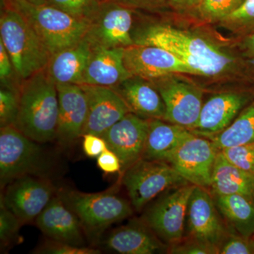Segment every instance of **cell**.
I'll use <instances>...</instances> for the list:
<instances>
[{"mask_svg": "<svg viewBox=\"0 0 254 254\" xmlns=\"http://www.w3.org/2000/svg\"><path fill=\"white\" fill-rule=\"evenodd\" d=\"M132 38L134 45L168 50L198 76L223 74L235 63L232 56L203 38L165 23H142L133 28Z\"/></svg>", "mask_w": 254, "mask_h": 254, "instance_id": "1", "label": "cell"}, {"mask_svg": "<svg viewBox=\"0 0 254 254\" xmlns=\"http://www.w3.org/2000/svg\"><path fill=\"white\" fill-rule=\"evenodd\" d=\"M19 95V110L14 126L39 143L56 140L59 113L58 89L46 68L23 80Z\"/></svg>", "mask_w": 254, "mask_h": 254, "instance_id": "2", "label": "cell"}, {"mask_svg": "<svg viewBox=\"0 0 254 254\" xmlns=\"http://www.w3.org/2000/svg\"><path fill=\"white\" fill-rule=\"evenodd\" d=\"M0 41L22 81L45 69L52 55L41 38L16 9L1 4Z\"/></svg>", "mask_w": 254, "mask_h": 254, "instance_id": "3", "label": "cell"}, {"mask_svg": "<svg viewBox=\"0 0 254 254\" xmlns=\"http://www.w3.org/2000/svg\"><path fill=\"white\" fill-rule=\"evenodd\" d=\"M22 15L52 56L77 44L84 38L88 23L48 4H31L24 0H1Z\"/></svg>", "mask_w": 254, "mask_h": 254, "instance_id": "4", "label": "cell"}, {"mask_svg": "<svg viewBox=\"0 0 254 254\" xmlns=\"http://www.w3.org/2000/svg\"><path fill=\"white\" fill-rule=\"evenodd\" d=\"M58 194L77 215L86 235L96 240L113 224L131 216V202L110 191L83 193L61 189Z\"/></svg>", "mask_w": 254, "mask_h": 254, "instance_id": "5", "label": "cell"}, {"mask_svg": "<svg viewBox=\"0 0 254 254\" xmlns=\"http://www.w3.org/2000/svg\"><path fill=\"white\" fill-rule=\"evenodd\" d=\"M38 143L12 125L0 128L1 189L26 175L44 176L48 169V160Z\"/></svg>", "mask_w": 254, "mask_h": 254, "instance_id": "6", "label": "cell"}, {"mask_svg": "<svg viewBox=\"0 0 254 254\" xmlns=\"http://www.w3.org/2000/svg\"><path fill=\"white\" fill-rule=\"evenodd\" d=\"M122 183L139 212L167 190L190 184L166 162L141 158L125 170Z\"/></svg>", "mask_w": 254, "mask_h": 254, "instance_id": "7", "label": "cell"}, {"mask_svg": "<svg viewBox=\"0 0 254 254\" xmlns=\"http://www.w3.org/2000/svg\"><path fill=\"white\" fill-rule=\"evenodd\" d=\"M195 187L187 184L167 190L141 216V220L168 247L185 237L187 207Z\"/></svg>", "mask_w": 254, "mask_h": 254, "instance_id": "8", "label": "cell"}, {"mask_svg": "<svg viewBox=\"0 0 254 254\" xmlns=\"http://www.w3.org/2000/svg\"><path fill=\"white\" fill-rule=\"evenodd\" d=\"M135 11L118 0L101 1L96 14L88 23L84 38L92 48H126L133 46Z\"/></svg>", "mask_w": 254, "mask_h": 254, "instance_id": "9", "label": "cell"}, {"mask_svg": "<svg viewBox=\"0 0 254 254\" xmlns=\"http://www.w3.org/2000/svg\"><path fill=\"white\" fill-rule=\"evenodd\" d=\"M210 190L195 186L187 207L185 237L218 251L230 233Z\"/></svg>", "mask_w": 254, "mask_h": 254, "instance_id": "10", "label": "cell"}, {"mask_svg": "<svg viewBox=\"0 0 254 254\" xmlns=\"http://www.w3.org/2000/svg\"><path fill=\"white\" fill-rule=\"evenodd\" d=\"M165 106L164 120L191 130L198 122L203 106V92L176 73L153 81Z\"/></svg>", "mask_w": 254, "mask_h": 254, "instance_id": "11", "label": "cell"}, {"mask_svg": "<svg viewBox=\"0 0 254 254\" xmlns=\"http://www.w3.org/2000/svg\"><path fill=\"white\" fill-rule=\"evenodd\" d=\"M5 187L1 201L23 225L36 221L57 193L53 182L44 176L37 175L20 177Z\"/></svg>", "mask_w": 254, "mask_h": 254, "instance_id": "12", "label": "cell"}, {"mask_svg": "<svg viewBox=\"0 0 254 254\" xmlns=\"http://www.w3.org/2000/svg\"><path fill=\"white\" fill-rule=\"evenodd\" d=\"M218 151L211 139L192 133L166 163L191 185L210 190Z\"/></svg>", "mask_w": 254, "mask_h": 254, "instance_id": "13", "label": "cell"}, {"mask_svg": "<svg viewBox=\"0 0 254 254\" xmlns=\"http://www.w3.org/2000/svg\"><path fill=\"white\" fill-rule=\"evenodd\" d=\"M124 62L131 76L153 81L174 73L195 75L191 68L168 50L153 46H133L125 48Z\"/></svg>", "mask_w": 254, "mask_h": 254, "instance_id": "14", "label": "cell"}, {"mask_svg": "<svg viewBox=\"0 0 254 254\" xmlns=\"http://www.w3.org/2000/svg\"><path fill=\"white\" fill-rule=\"evenodd\" d=\"M149 120L130 112L102 136L108 148L120 158L121 173L143 157Z\"/></svg>", "mask_w": 254, "mask_h": 254, "instance_id": "15", "label": "cell"}, {"mask_svg": "<svg viewBox=\"0 0 254 254\" xmlns=\"http://www.w3.org/2000/svg\"><path fill=\"white\" fill-rule=\"evenodd\" d=\"M59 113L56 141L71 148L83 136L88 115V101L81 85L58 84Z\"/></svg>", "mask_w": 254, "mask_h": 254, "instance_id": "16", "label": "cell"}, {"mask_svg": "<svg viewBox=\"0 0 254 254\" xmlns=\"http://www.w3.org/2000/svg\"><path fill=\"white\" fill-rule=\"evenodd\" d=\"M88 101V115L83 135L93 133L102 136L108 129L130 113L125 102L113 88L81 85Z\"/></svg>", "mask_w": 254, "mask_h": 254, "instance_id": "17", "label": "cell"}, {"mask_svg": "<svg viewBox=\"0 0 254 254\" xmlns=\"http://www.w3.org/2000/svg\"><path fill=\"white\" fill-rule=\"evenodd\" d=\"M250 100V95L240 92L213 95L203 104L198 122L190 131L208 138L216 136L233 123Z\"/></svg>", "mask_w": 254, "mask_h": 254, "instance_id": "18", "label": "cell"}, {"mask_svg": "<svg viewBox=\"0 0 254 254\" xmlns=\"http://www.w3.org/2000/svg\"><path fill=\"white\" fill-rule=\"evenodd\" d=\"M35 222L50 240L85 247V232L79 219L58 193Z\"/></svg>", "mask_w": 254, "mask_h": 254, "instance_id": "19", "label": "cell"}, {"mask_svg": "<svg viewBox=\"0 0 254 254\" xmlns=\"http://www.w3.org/2000/svg\"><path fill=\"white\" fill-rule=\"evenodd\" d=\"M105 244L108 250L121 254L163 253L168 249L141 218L113 230Z\"/></svg>", "mask_w": 254, "mask_h": 254, "instance_id": "20", "label": "cell"}, {"mask_svg": "<svg viewBox=\"0 0 254 254\" xmlns=\"http://www.w3.org/2000/svg\"><path fill=\"white\" fill-rule=\"evenodd\" d=\"M125 48H93L78 85L114 88L131 77L124 62Z\"/></svg>", "mask_w": 254, "mask_h": 254, "instance_id": "21", "label": "cell"}, {"mask_svg": "<svg viewBox=\"0 0 254 254\" xmlns=\"http://www.w3.org/2000/svg\"><path fill=\"white\" fill-rule=\"evenodd\" d=\"M112 88L123 98L131 113L148 120H164L165 103L152 82L139 76H131Z\"/></svg>", "mask_w": 254, "mask_h": 254, "instance_id": "22", "label": "cell"}, {"mask_svg": "<svg viewBox=\"0 0 254 254\" xmlns=\"http://www.w3.org/2000/svg\"><path fill=\"white\" fill-rule=\"evenodd\" d=\"M92 50L89 42L83 38L75 46L53 55L47 66V73L56 85L79 84Z\"/></svg>", "mask_w": 254, "mask_h": 254, "instance_id": "23", "label": "cell"}, {"mask_svg": "<svg viewBox=\"0 0 254 254\" xmlns=\"http://www.w3.org/2000/svg\"><path fill=\"white\" fill-rule=\"evenodd\" d=\"M192 133L188 128L180 125L160 119H150L142 158L167 162Z\"/></svg>", "mask_w": 254, "mask_h": 254, "instance_id": "24", "label": "cell"}, {"mask_svg": "<svg viewBox=\"0 0 254 254\" xmlns=\"http://www.w3.org/2000/svg\"><path fill=\"white\" fill-rule=\"evenodd\" d=\"M209 190L212 194H242L254 198V176L230 163L219 150Z\"/></svg>", "mask_w": 254, "mask_h": 254, "instance_id": "25", "label": "cell"}, {"mask_svg": "<svg viewBox=\"0 0 254 254\" xmlns=\"http://www.w3.org/2000/svg\"><path fill=\"white\" fill-rule=\"evenodd\" d=\"M213 195L230 231L252 238L254 235V198L242 194Z\"/></svg>", "mask_w": 254, "mask_h": 254, "instance_id": "26", "label": "cell"}, {"mask_svg": "<svg viewBox=\"0 0 254 254\" xmlns=\"http://www.w3.org/2000/svg\"><path fill=\"white\" fill-rule=\"evenodd\" d=\"M210 139L218 150L254 143V101L242 110L226 129Z\"/></svg>", "mask_w": 254, "mask_h": 254, "instance_id": "27", "label": "cell"}, {"mask_svg": "<svg viewBox=\"0 0 254 254\" xmlns=\"http://www.w3.org/2000/svg\"><path fill=\"white\" fill-rule=\"evenodd\" d=\"M100 0H47L46 4L64 11L73 17L89 23L99 9Z\"/></svg>", "mask_w": 254, "mask_h": 254, "instance_id": "28", "label": "cell"}, {"mask_svg": "<svg viewBox=\"0 0 254 254\" xmlns=\"http://www.w3.org/2000/svg\"><path fill=\"white\" fill-rule=\"evenodd\" d=\"M245 0H201L198 9L208 21H224L242 4Z\"/></svg>", "mask_w": 254, "mask_h": 254, "instance_id": "29", "label": "cell"}, {"mask_svg": "<svg viewBox=\"0 0 254 254\" xmlns=\"http://www.w3.org/2000/svg\"><path fill=\"white\" fill-rule=\"evenodd\" d=\"M20 92L0 88V127L14 126L19 110Z\"/></svg>", "mask_w": 254, "mask_h": 254, "instance_id": "30", "label": "cell"}, {"mask_svg": "<svg viewBox=\"0 0 254 254\" xmlns=\"http://www.w3.org/2000/svg\"><path fill=\"white\" fill-rule=\"evenodd\" d=\"M22 222L12 211L0 202V242L1 247H8L16 240Z\"/></svg>", "mask_w": 254, "mask_h": 254, "instance_id": "31", "label": "cell"}, {"mask_svg": "<svg viewBox=\"0 0 254 254\" xmlns=\"http://www.w3.org/2000/svg\"><path fill=\"white\" fill-rule=\"evenodd\" d=\"M221 151L230 163L254 176V143L230 147Z\"/></svg>", "mask_w": 254, "mask_h": 254, "instance_id": "32", "label": "cell"}, {"mask_svg": "<svg viewBox=\"0 0 254 254\" xmlns=\"http://www.w3.org/2000/svg\"><path fill=\"white\" fill-rule=\"evenodd\" d=\"M0 82L1 87L20 92L22 80L18 76L7 51L0 41Z\"/></svg>", "mask_w": 254, "mask_h": 254, "instance_id": "33", "label": "cell"}, {"mask_svg": "<svg viewBox=\"0 0 254 254\" xmlns=\"http://www.w3.org/2000/svg\"><path fill=\"white\" fill-rule=\"evenodd\" d=\"M36 254H98L100 250L91 247H79L50 240L45 241L41 246L35 251Z\"/></svg>", "mask_w": 254, "mask_h": 254, "instance_id": "34", "label": "cell"}, {"mask_svg": "<svg viewBox=\"0 0 254 254\" xmlns=\"http://www.w3.org/2000/svg\"><path fill=\"white\" fill-rule=\"evenodd\" d=\"M220 254H254V240L230 232L219 250Z\"/></svg>", "mask_w": 254, "mask_h": 254, "instance_id": "35", "label": "cell"}, {"mask_svg": "<svg viewBox=\"0 0 254 254\" xmlns=\"http://www.w3.org/2000/svg\"><path fill=\"white\" fill-rule=\"evenodd\" d=\"M167 253L173 254H217L218 251L198 241L184 237L177 243L169 246Z\"/></svg>", "mask_w": 254, "mask_h": 254, "instance_id": "36", "label": "cell"}, {"mask_svg": "<svg viewBox=\"0 0 254 254\" xmlns=\"http://www.w3.org/2000/svg\"><path fill=\"white\" fill-rule=\"evenodd\" d=\"M223 21L240 25L254 23V0H245L238 9L227 16Z\"/></svg>", "mask_w": 254, "mask_h": 254, "instance_id": "37", "label": "cell"}, {"mask_svg": "<svg viewBox=\"0 0 254 254\" xmlns=\"http://www.w3.org/2000/svg\"><path fill=\"white\" fill-rule=\"evenodd\" d=\"M82 138L83 152L89 158H98L103 151L108 148L106 141L102 136L93 133H85Z\"/></svg>", "mask_w": 254, "mask_h": 254, "instance_id": "38", "label": "cell"}, {"mask_svg": "<svg viewBox=\"0 0 254 254\" xmlns=\"http://www.w3.org/2000/svg\"><path fill=\"white\" fill-rule=\"evenodd\" d=\"M98 168L106 174L122 173V164L120 158L115 153L108 148L97 158Z\"/></svg>", "mask_w": 254, "mask_h": 254, "instance_id": "39", "label": "cell"}, {"mask_svg": "<svg viewBox=\"0 0 254 254\" xmlns=\"http://www.w3.org/2000/svg\"><path fill=\"white\" fill-rule=\"evenodd\" d=\"M120 2L127 5L134 9L153 11L163 7L167 1L170 0H118Z\"/></svg>", "mask_w": 254, "mask_h": 254, "instance_id": "40", "label": "cell"}, {"mask_svg": "<svg viewBox=\"0 0 254 254\" xmlns=\"http://www.w3.org/2000/svg\"><path fill=\"white\" fill-rule=\"evenodd\" d=\"M201 0H170V4L177 9H198Z\"/></svg>", "mask_w": 254, "mask_h": 254, "instance_id": "41", "label": "cell"}, {"mask_svg": "<svg viewBox=\"0 0 254 254\" xmlns=\"http://www.w3.org/2000/svg\"><path fill=\"white\" fill-rule=\"evenodd\" d=\"M242 48L250 59L254 58V33L247 36L242 43Z\"/></svg>", "mask_w": 254, "mask_h": 254, "instance_id": "42", "label": "cell"}, {"mask_svg": "<svg viewBox=\"0 0 254 254\" xmlns=\"http://www.w3.org/2000/svg\"><path fill=\"white\" fill-rule=\"evenodd\" d=\"M24 1L37 5L46 4L47 2V0H24Z\"/></svg>", "mask_w": 254, "mask_h": 254, "instance_id": "43", "label": "cell"}, {"mask_svg": "<svg viewBox=\"0 0 254 254\" xmlns=\"http://www.w3.org/2000/svg\"><path fill=\"white\" fill-rule=\"evenodd\" d=\"M248 64L252 66V68L254 69V58H251V59L248 60Z\"/></svg>", "mask_w": 254, "mask_h": 254, "instance_id": "44", "label": "cell"}, {"mask_svg": "<svg viewBox=\"0 0 254 254\" xmlns=\"http://www.w3.org/2000/svg\"><path fill=\"white\" fill-rule=\"evenodd\" d=\"M100 1H105V0H100Z\"/></svg>", "mask_w": 254, "mask_h": 254, "instance_id": "45", "label": "cell"}]
</instances>
